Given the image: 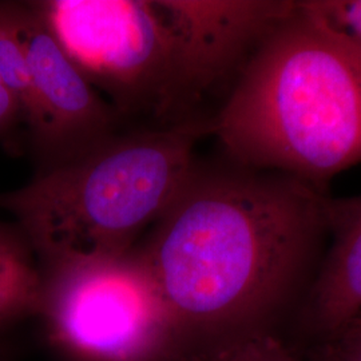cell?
<instances>
[{
	"label": "cell",
	"mask_w": 361,
	"mask_h": 361,
	"mask_svg": "<svg viewBox=\"0 0 361 361\" xmlns=\"http://www.w3.org/2000/svg\"><path fill=\"white\" fill-rule=\"evenodd\" d=\"M325 192L231 159L194 162L138 252L183 343L269 329L298 310L328 232Z\"/></svg>",
	"instance_id": "obj_1"
},
{
	"label": "cell",
	"mask_w": 361,
	"mask_h": 361,
	"mask_svg": "<svg viewBox=\"0 0 361 361\" xmlns=\"http://www.w3.org/2000/svg\"><path fill=\"white\" fill-rule=\"evenodd\" d=\"M80 73L123 118L150 129L221 104L258 44L295 0H35Z\"/></svg>",
	"instance_id": "obj_2"
},
{
	"label": "cell",
	"mask_w": 361,
	"mask_h": 361,
	"mask_svg": "<svg viewBox=\"0 0 361 361\" xmlns=\"http://www.w3.org/2000/svg\"><path fill=\"white\" fill-rule=\"evenodd\" d=\"M222 155L317 190L361 164V50L305 4L258 44L213 116Z\"/></svg>",
	"instance_id": "obj_3"
},
{
	"label": "cell",
	"mask_w": 361,
	"mask_h": 361,
	"mask_svg": "<svg viewBox=\"0 0 361 361\" xmlns=\"http://www.w3.org/2000/svg\"><path fill=\"white\" fill-rule=\"evenodd\" d=\"M212 122L118 133L0 194V209L16 219L40 268L125 255L178 193L197 159V143L213 133Z\"/></svg>",
	"instance_id": "obj_4"
},
{
	"label": "cell",
	"mask_w": 361,
	"mask_h": 361,
	"mask_svg": "<svg viewBox=\"0 0 361 361\" xmlns=\"http://www.w3.org/2000/svg\"><path fill=\"white\" fill-rule=\"evenodd\" d=\"M38 316L52 344L77 361H162L183 338L137 247L114 257L40 268Z\"/></svg>",
	"instance_id": "obj_5"
},
{
	"label": "cell",
	"mask_w": 361,
	"mask_h": 361,
	"mask_svg": "<svg viewBox=\"0 0 361 361\" xmlns=\"http://www.w3.org/2000/svg\"><path fill=\"white\" fill-rule=\"evenodd\" d=\"M16 39L46 125L38 171L85 154L118 134L121 119L92 87L31 1H0Z\"/></svg>",
	"instance_id": "obj_6"
},
{
	"label": "cell",
	"mask_w": 361,
	"mask_h": 361,
	"mask_svg": "<svg viewBox=\"0 0 361 361\" xmlns=\"http://www.w3.org/2000/svg\"><path fill=\"white\" fill-rule=\"evenodd\" d=\"M329 246L295 313L312 345L361 316V194L323 198Z\"/></svg>",
	"instance_id": "obj_7"
},
{
	"label": "cell",
	"mask_w": 361,
	"mask_h": 361,
	"mask_svg": "<svg viewBox=\"0 0 361 361\" xmlns=\"http://www.w3.org/2000/svg\"><path fill=\"white\" fill-rule=\"evenodd\" d=\"M43 276L19 228L0 222V332L18 320L38 316Z\"/></svg>",
	"instance_id": "obj_8"
},
{
	"label": "cell",
	"mask_w": 361,
	"mask_h": 361,
	"mask_svg": "<svg viewBox=\"0 0 361 361\" xmlns=\"http://www.w3.org/2000/svg\"><path fill=\"white\" fill-rule=\"evenodd\" d=\"M180 361H301L276 331L246 329L188 340Z\"/></svg>",
	"instance_id": "obj_9"
},
{
	"label": "cell",
	"mask_w": 361,
	"mask_h": 361,
	"mask_svg": "<svg viewBox=\"0 0 361 361\" xmlns=\"http://www.w3.org/2000/svg\"><path fill=\"white\" fill-rule=\"evenodd\" d=\"M312 11L361 50V0H304Z\"/></svg>",
	"instance_id": "obj_10"
},
{
	"label": "cell",
	"mask_w": 361,
	"mask_h": 361,
	"mask_svg": "<svg viewBox=\"0 0 361 361\" xmlns=\"http://www.w3.org/2000/svg\"><path fill=\"white\" fill-rule=\"evenodd\" d=\"M310 361H361V316L310 347Z\"/></svg>",
	"instance_id": "obj_11"
},
{
	"label": "cell",
	"mask_w": 361,
	"mask_h": 361,
	"mask_svg": "<svg viewBox=\"0 0 361 361\" xmlns=\"http://www.w3.org/2000/svg\"><path fill=\"white\" fill-rule=\"evenodd\" d=\"M20 123L22 116L18 104L0 79V141L13 134Z\"/></svg>",
	"instance_id": "obj_12"
},
{
	"label": "cell",
	"mask_w": 361,
	"mask_h": 361,
	"mask_svg": "<svg viewBox=\"0 0 361 361\" xmlns=\"http://www.w3.org/2000/svg\"><path fill=\"white\" fill-rule=\"evenodd\" d=\"M162 361H180V357H174V359H169V360H162Z\"/></svg>",
	"instance_id": "obj_13"
}]
</instances>
